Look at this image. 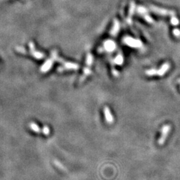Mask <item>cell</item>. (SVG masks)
I'll list each match as a JSON object with an SVG mask.
<instances>
[{"mask_svg":"<svg viewBox=\"0 0 180 180\" xmlns=\"http://www.w3.org/2000/svg\"><path fill=\"white\" fill-rule=\"evenodd\" d=\"M125 42L129 44L130 45L135 46V47H137V46L141 45V42L138 40H133L131 39H128L127 40H125Z\"/></svg>","mask_w":180,"mask_h":180,"instance_id":"6da1fadb","label":"cell"},{"mask_svg":"<svg viewBox=\"0 0 180 180\" xmlns=\"http://www.w3.org/2000/svg\"><path fill=\"white\" fill-rule=\"evenodd\" d=\"M174 35H176V36H179L180 35V32L178 31V30H177V31H176L175 30H174Z\"/></svg>","mask_w":180,"mask_h":180,"instance_id":"8992f818","label":"cell"},{"mask_svg":"<svg viewBox=\"0 0 180 180\" xmlns=\"http://www.w3.org/2000/svg\"><path fill=\"white\" fill-rule=\"evenodd\" d=\"M105 47L107 49V50L109 49V51H111V50L115 49V43H114V42L113 43L112 41H109L107 43V44H106L105 45Z\"/></svg>","mask_w":180,"mask_h":180,"instance_id":"7a4b0ae2","label":"cell"},{"mask_svg":"<svg viewBox=\"0 0 180 180\" xmlns=\"http://www.w3.org/2000/svg\"><path fill=\"white\" fill-rule=\"evenodd\" d=\"M106 116H107V119L109 121H111L112 120H113V118H112V116H111V114H110V112L109 111V109H108V111L106 112Z\"/></svg>","mask_w":180,"mask_h":180,"instance_id":"5b68a950","label":"cell"},{"mask_svg":"<svg viewBox=\"0 0 180 180\" xmlns=\"http://www.w3.org/2000/svg\"><path fill=\"white\" fill-rule=\"evenodd\" d=\"M169 65L168 63L164 64V65H163V67H162V69H161V71L159 72L158 74H159V75H162L166 71H167V70L168 69V68H169Z\"/></svg>","mask_w":180,"mask_h":180,"instance_id":"3957f363","label":"cell"},{"mask_svg":"<svg viewBox=\"0 0 180 180\" xmlns=\"http://www.w3.org/2000/svg\"><path fill=\"white\" fill-rule=\"evenodd\" d=\"M115 62L117 64H121L122 62H123V57H122L121 55L118 56V57L115 59Z\"/></svg>","mask_w":180,"mask_h":180,"instance_id":"277c9868","label":"cell"}]
</instances>
